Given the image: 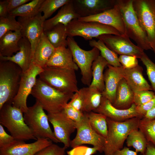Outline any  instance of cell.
Wrapping results in <instances>:
<instances>
[{
    "mask_svg": "<svg viewBox=\"0 0 155 155\" xmlns=\"http://www.w3.org/2000/svg\"><path fill=\"white\" fill-rule=\"evenodd\" d=\"M73 94L61 92L38 78L31 94L48 113H53L62 111Z\"/></svg>",
    "mask_w": 155,
    "mask_h": 155,
    "instance_id": "1",
    "label": "cell"
},
{
    "mask_svg": "<svg viewBox=\"0 0 155 155\" xmlns=\"http://www.w3.org/2000/svg\"><path fill=\"white\" fill-rule=\"evenodd\" d=\"M78 19L81 21L97 22L110 26L117 30L122 35H126L122 15L119 8L115 4L113 8L102 13L94 16L80 17Z\"/></svg>",
    "mask_w": 155,
    "mask_h": 155,
    "instance_id": "19",
    "label": "cell"
},
{
    "mask_svg": "<svg viewBox=\"0 0 155 155\" xmlns=\"http://www.w3.org/2000/svg\"><path fill=\"white\" fill-rule=\"evenodd\" d=\"M98 151L95 147L89 148L80 146L76 147L67 152L68 155H92Z\"/></svg>",
    "mask_w": 155,
    "mask_h": 155,
    "instance_id": "43",
    "label": "cell"
},
{
    "mask_svg": "<svg viewBox=\"0 0 155 155\" xmlns=\"http://www.w3.org/2000/svg\"><path fill=\"white\" fill-rule=\"evenodd\" d=\"M138 129L144 134L147 142L155 147V119H148L143 117L140 121Z\"/></svg>",
    "mask_w": 155,
    "mask_h": 155,
    "instance_id": "35",
    "label": "cell"
},
{
    "mask_svg": "<svg viewBox=\"0 0 155 155\" xmlns=\"http://www.w3.org/2000/svg\"><path fill=\"white\" fill-rule=\"evenodd\" d=\"M15 140L13 136L6 132L3 126L0 124V148L9 145Z\"/></svg>",
    "mask_w": 155,
    "mask_h": 155,
    "instance_id": "44",
    "label": "cell"
},
{
    "mask_svg": "<svg viewBox=\"0 0 155 155\" xmlns=\"http://www.w3.org/2000/svg\"><path fill=\"white\" fill-rule=\"evenodd\" d=\"M44 33L51 45L55 48L67 46L66 26L58 24L51 29L44 31Z\"/></svg>",
    "mask_w": 155,
    "mask_h": 155,
    "instance_id": "30",
    "label": "cell"
},
{
    "mask_svg": "<svg viewBox=\"0 0 155 155\" xmlns=\"http://www.w3.org/2000/svg\"><path fill=\"white\" fill-rule=\"evenodd\" d=\"M44 0H31L9 12L15 17H28L34 16L39 12L40 8Z\"/></svg>",
    "mask_w": 155,
    "mask_h": 155,
    "instance_id": "34",
    "label": "cell"
},
{
    "mask_svg": "<svg viewBox=\"0 0 155 155\" xmlns=\"http://www.w3.org/2000/svg\"><path fill=\"white\" fill-rule=\"evenodd\" d=\"M55 49L44 32L37 44L32 57L31 63L44 68L46 67Z\"/></svg>",
    "mask_w": 155,
    "mask_h": 155,
    "instance_id": "24",
    "label": "cell"
},
{
    "mask_svg": "<svg viewBox=\"0 0 155 155\" xmlns=\"http://www.w3.org/2000/svg\"><path fill=\"white\" fill-rule=\"evenodd\" d=\"M24 113L25 122L37 140L46 139L55 143L60 142L50 127L47 115L38 101L28 107Z\"/></svg>",
    "mask_w": 155,
    "mask_h": 155,
    "instance_id": "7",
    "label": "cell"
},
{
    "mask_svg": "<svg viewBox=\"0 0 155 155\" xmlns=\"http://www.w3.org/2000/svg\"><path fill=\"white\" fill-rule=\"evenodd\" d=\"M68 37L80 36L86 40H91L104 34L121 35L115 28L111 26L93 21L72 20L66 26Z\"/></svg>",
    "mask_w": 155,
    "mask_h": 155,
    "instance_id": "9",
    "label": "cell"
},
{
    "mask_svg": "<svg viewBox=\"0 0 155 155\" xmlns=\"http://www.w3.org/2000/svg\"><path fill=\"white\" fill-rule=\"evenodd\" d=\"M107 66L104 74L105 89L102 95L113 104L119 83L124 78V69L122 66L115 67L109 64Z\"/></svg>",
    "mask_w": 155,
    "mask_h": 155,
    "instance_id": "20",
    "label": "cell"
},
{
    "mask_svg": "<svg viewBox=\"0 0 155 155\" xmlns=\"http://www.w3.org/2000/svg\"><path fill=\"white\" fill-rule=\"evenodd\" d=\"M80 17L74 9L72 0H70L61 7L55 16L45 21L44 31L59 24L66 26L73 20L78 19Z\"/></svg>",
    "mask_w": 155,
    "mask_h": 155,
    "instance_id": "23",
    "label": "cell"
},
{
    "mask_svg": "<svg viewBox=\"0 0 155 155\" xmlns=\"http://www.w3.org/2000/svg\"><path fill=\"white\" fill-rule=\"evenodd\" d=\"M154 92L150 90H143L134 92L133 103L136 106L144 104L154 97Z\"/></svg>",
    "mask_w": 155,
    "mask_h": 155,
    "instance_id": "39",
    "label": "cell"
},
{
    "mask_svg": "<svg viewBox=\"0 0 155 155\" xmlns=\"http://www.w3.org/2000/svg\"><path fill=\"white\" fill-rule=\"evenodd\" d=\"M16 18L9 14L0 17V38L9 31H21V26Z\"/></svg>",
    "mask_w": 155,
    "mask_h": 155,
    "instance_id": "36",
    "label": "cell"
},
{
    "mask_svg": "<svg viewBox=\"0 0 155 155\" xmlns=\"http://www.w3.org/2000/svg\"><path fill=\"white\" fill-rule=\"evenodd\" d=\"M76 134L70 142V147L73 148L85 144L92 145L100 153L103 152L106 139L101 136L90 126L86 112L82 119L76 123Z\"/></svg>",
    "mask_w": 155,
    "mask_h": 155,
    "instance_id": "11",
    "label": "cell"
},
{
    "mask_svg": "<svg viewBox=\"0 0 155 155\" xmlns=\"http://www.w3.org/2000/svg\"><path fill=\"white\" fill-rule=\"evenodd\" d=\"M137 59L134 56L125 55H120L119 57V61L125 69H132L138 65Z\"/></svg>",
    "mask_w": 155,
    "mask_h": 155,
    "instance_id": "42",
    "label": "cell"
},
{
    "mask_svg": "<svg viewBox=\"0 0 155 155\" xmlns=\"http://www.w3.org/2000/svg\"><path fill=\"white\" fill-rule=\"evenodd\" d=\"M108 63L100 55L92 63V80L88 86L102 93L105 89L103 71Z\"/></svg>",
    "mask_w": 155,
    "mask_h": 155,
    "instance_id": "28",
    "label": "cell"
},
{
    "mask_svg": "<svg viewBox=\"0 0 155 155\" xmlns=\"http://www.w3.org/2000/svg\"><path fill=\"white\" fill-rule=\"evenodd\" d=\"M86 113L92 128L97 133L106 139L108 130L107 117L102 114L93 111Z\"/></svg>",
    "mask_w": 155,
    "mask_h": 155,
    "instance_id": "31",
    "label": "cell"
},
{
    "mask_svg": "<svg viewBox=\"0 0 155 155\" xmlns=\"http://www.w3.org/2000/svg\"><path fill=\"white\" fill-rule=\"evenodd\" d=\"M22 73L15 63L0 61V109L6 103H12L18 91Z\"/></svg>",
    "mask_w": 155,
    "mask_h": 155,
    "instance_id": "5",
    "label": "cell"
},
{
    "mask_svg": "<svg viewBox=\"0 0 155 155\" xmlns=\"http://www.w3.org/2000/svg\"><path fill=\"white\" fill-rule=\"evenodd\" d=\"M140 59L146 67L147 74L151 86L155 92V63L145 53Z\"/></svg>",
    "mask_w": 155,
    "mask_h": 155,
    "instance_id": "38",
    "label": "cell"
},
{
    "mask_svg": "<svg viewBox=\"0 0 155 155\" xmlns=\"http://www.w3.org/2000/svg\"><path fill=\"white\" fill-rule=\"evenodd\" d=\"M52 141L46 139H38L32 143L15 140L11 144L0 148V155H34L42 149L52 144Z\"/></svg>",
    "mask_w": 155,
    "mask_h": 155,
    "instance_id": "16",
    "label": "cell"
},
{
    "mask_svg": "<svg viewBox=\"0 0 155 155\" xmlns=\"http://www.w3.org/2000/svg\"><path fill=\"white\" fill-rule=\"evenodd\" d=\"M136 107V105L133 103L128 109L117 108L114 107L108 99L102 96L99 106L93 111L102 114L113 121L121 122L135 117L142 118L137 113Z\"/></svg>",
    "mask_w": 155,
    "mask_h": 155,
    "instance_id": "18",
    "label": "cell"
},
{
    "mask_svg": "<svg viewBox=\"0 0 155 155\" xmlns=\"http://www.w3.org/2000/svg\"><path fill=\"white\" fill-rule=\"evenodd\" d=\"M155 107V96L149 101L142 105L136 106L137 113L143 118L150 111Z\"/></svg>",
    "mask_w": 155,
    "mask_h": 155,
    "instance_id": "45",
    "label": "cell"
},
{
    "mask_svg": "<svg viewBox=\"0 0 155 155\" xmlns=\"http://www.w3.org/2000/svg\"><path fill=\"white\" fill-rule=\"evenodd\" d=\"M68 103L76 109L82 111L83 101L78 91L74 93Z\"/></svg>",
    "mask_w": 155,
    "mask_h": 155,
    "instance_id": "46",
    "label": "cell"
},
{
    "mask_svg": "<svg viewBox=\"0 0 155 155\" xmlns=\"http://www.w3.org/2000/svg\"><path fill=\"white\" fill-rule=\"evenodd\" d=\"M63 111L69 118L76 123L79 122L84 115V112L76 109L68 103L64 107Z\"/></svg>",
    "mask_w": 155,
    "mask_h": 155,
    "instance_id": "41",
    "label": "cell"
},
{
    "mask_svg": "<svg viewBox=\"0 0 155 155\" xmlns=\"http://www.w3.org/2000/svg\"><path fill=\"white\" fill-rule=\"evenodd\" d=\"M75 71L69 69L46 66L39 78L55 89L66 93H74L79 89Z\"/></svg>",
    "mask_w": 155,
    "mask_h": 155,
    "instance_id": "6",
    "label": "cell"
},
{
    "mask_svg": "<svg viewBox=\"0 0 155 155\" xmlns=\"http://www.w3.org/2000/svg\"><path fill=\"white\" fill-rule=\"evenodd\" d=\"M148 119H155V107L149 111L143 117Z\"/></svg>",
    "mask_w": 155,
    "mask_h": 155,
    "instance_id": "51",
    "label": "cell"
},
{
    "mask_svg": "<svg viewBox=\"0 0 155 155\" xmlns=\"http://www.w3.org/2000/svg\"><path fill=\"white\" fill-rule=\"evenodd\" d=\"M140 155H155V147L151 143L148 142L145 152Z\"/></svg>",
    "mask_w": 155,
    "mask_h": 155,
    "instance_id": "50",
    "label": "cell"
},
{
    "mask_svg": "<svg viewBox=\"0 0 155 155\" xmlns=\"http://www.w3.org/2000/svg\"><path fill=\"white\" fill-rule=\"evenodd\" d=\"M68 48L70 50L74 62L80 68L82 75L81 81L89 86L92 80V63L100 55V51L93 47L89 51L81 49L73 37L67 38Z\"/></svg>",
    "mask_w": 155,
    "mask_h": 155,
    "instance_id": "8",
    "label": "cell"
},
{
    "mask_svg": "<svg viewBox=\"0 0 155 155\" xmlns=\"http://www.w3.org/2000/svg\"><path fill=\"white\" fill-rule=\"evenodd\" d=\"M137 153L135 151L130 150L128 147H125L116 151L114 155H137Z\"/></svg>",
    "mask_w": 155,
    "mask_h": 155,
    "instance_id": "48",
    "label": "cell"
},
{
    "mask_svg": "<svg viewBox=\"0 0 155 155\" xmlns=\"http://www.w3.org/2000/svg\"><path fill=\"white\" fill-rule=\"evenodd\" d=\"M9 14L7 0L0 1V17H4Z\"/></svg>",
    "mask_w": 155,
    "mask_h": 155,
    "instance_id": "49",
    "label": "cell"
},
{
    "mask_svg": "<svg viewBox=\"0 0 155 155\" xmlns=\"http://www.w3.org/2000/svg\"><path fill=\"white\" fill-rule=\"evenodd\" d=\"M47 115L56 138L60 142L63 144L64 146L67 148L70 147L71 135L76 130V123L69 118L63 110Z\"/></svg>",
    "mask_w": 155,
    "mask_h": 155,
    "instance_id": "14",
    "label": "cell"
},
{
    "mask_svg": "<svg viewBox=\"0 0 155 155\" xmlns=\"http://www.w3.org/2000/svg\"><path fill=\"white\" fill-rule=\"evenodd\" d=\"M78 92L83 101L82 111H93L99 106L102 96V93L89 87L79 90Z\"/></svg>",
    "mask_w": 155,
    "mask_h": 155,
    "instance_id": "29",
    "label": "cell"
},
{
    "mask_svg": "<svg viewBox=\"0 0 155 155\" xmlns=\"http://www.w3.org/2000/svg\"><path fill=\"white\" fill-rule=\"evenodd\" d=\"M117 54L134 56L140 59L144 50L134 44L127 35H102L97 38Z\"/></svg>",
    "mask_w": 155,
    "mask_h": 155,
    "instance_id": "13",
    "label": "cell"
},
{
    "mask_svg": "<svg viewBox=\"0 0 155 155\" xmlns=\"http://www.w3.org/2000/svg\"><path fill=\"white\" fill-rule=\"evenodd\" d=\"M133 92L123 78L119 83L116 92L115 99L112 104L118 109H128L133 103Z\"/></svg>",
    "mask_w": 155,
    "mask_h": 155,
    "instance_id": "27",
    "label": "cell"
},
{
    "mask_svg": "<svg viewBox=\"0 0 155 155\" xmlns=\"http://www.w3.org/2000/svg\"><path fill=\"white\" fill-rule=\"evenodd\" d=\"M22 37L21 31L5 33L0 38V55L11 57L19 51V42Z\"/></svg>",
    "mask_w": 155,
    "mask_h": 155,
    "instance_id": "26",
    "label": "cell"
},
{
    "mask_svg": "<svg viewBox=\"0 0 155 155\" xmlns=\"http://www.w3.org/2000/svg\"><path fill=\"white\" fill-rule=\"evenodd\" d=\"M45 20L40 12L31 17L18 18L17 21L21 27L22 36L27 38L31 44L32 56L37 44L44 32V23Z\"/></svg>",
    "mask_w": 155,
    "mask_h": 155,
    "instance_id": "15",
    "label": "cell"
},
{
    "mask_svg": "<svg viewBox=\"0 0 155 155\" xmlns=\"http://www.w3.org/2000/svg\"><path fill=\"white\" fill-rule=\"evenodd\" d=\"M43 70V68L31 63L29 69L22 73L18 91L13 101L12 105L20 109L23 113H26L28 110V97L31 94L36 84L37 76Z\"/></svg>",
    "mask_w": 155,
    "mask_h": 155,
    "instance_id": "12",
    "label": "cell"
},
{
    "mask_svg": "<svg viewBox=\"0 0 155 155\" xmlns=\"http://www.w3.org/2000/svg\"><path fill=\"white\" fill-rule=\"evenodd\" d=\"M70 0H44L39 10L43 12L46 20L49 18L59 8L68 2Z\"/></svg>",
    "mask_w": 155,
    "mask_h": 155,
    "instance_id": "37",
    "label": "cell"
},
{
    "mask_svg": "<svg viewBox=\"0 0 155 155\" xmlns=\"http://www.w3.org/2000/svg\"><path fill=\"white\" fill-rule=\"evenodd\" d=\"M23 113L12 103H6L0 109V124L6 128L16 140H37L25 123Z\"/></svg>",
    "mask_w": 155,
    "mask_h": 155,
    "instance_id": "4",
    "label": "cell"
},
{
    "mask_svg": "<svg viewBox=\"0 0 155 155\" xmlns=\"http://www.w3.org/2000/svg\"><path fill=\"white\" fill-rule=\"evenodd\" d=\"M72 2L76 13L83 17L96 15L113 8L115 0H72Z\"/></svg>",
    "mask_w": 155,
    "mask_h": 155,
    "instance_id": "17",
    "label": "cell"
},
{
    "mask_svg": "<svg viewBox=\"0 0 155 155\" xmlns=\"http://www.w3.org/2000/svg\"><path fill=\"white\" fill-rule=\"evenodd\" d=\"M50 67L78 71V67L74 62L70 49L65 46L55 48L48 61L46 67Z\"/></svg>",
    "mask_w": 155,
    "mask_h": 155,
    "instance_id": "22",
    "label": "cell"
},
{
    "mask_svg": "<svg viewBox=\"0 0 155 155\" xmlns=\"http://www.w3.org/2000/svg\"><path fill=\"white\" fill-rule=\"evenodd\" d=\"M89 44L99 50L101 55L106 61L108 64L115 67L122 66L117 54L108 47L101 40H91L89 41Z\"/></svg>",
    "mask_w": 155,
    "mask_h": 155,
    "instance_id": "32",
    "label": "cell"
},
{
    "mask_svg": "<svg viewBox=\"0 0 155 155\" xmlns=\"http://www.w3.org/2000/svg\"><path fill=\"white\" fill-rule=\"evenodd\" d=\"M67 148L53 144L40 150L34 155H65Z\"/></svg>",
    "mask_w": 155,
    "mask_h": 155,
    "instance_id": "40",
    "label": "cell"
},
{
    "mask_svg": "<svg viewBox=\"0 0 155 155\" xmlns=\"http://www.w3.org/2000/svg\"><path fill=\"white\" fill-rule=\"evenodd\" d=\"M133 5L141 27L155 53V0H133Z\"/></svg>",
    "mask_w": 155,
    "mask_h": 155,
    "instance_id": "10",
    "label": "cell"
},
{
    "mask_svg": "<svg viewBox=\"0 0 155 155\" xmlns=\"http://www.w3.org/2000/svg\"><path fill=\"white\" fill-rule=\"evenodd\" d=\"M7 0L8 4V9L9 13L11 11L31 1L30 0Z\"/></svg>",
    "mask_w": 155,
    "mask_h": 155,
    "instance_id": "47",
    "label": "cell"
},
{
    "mask_svg": "<svg viewBox=\"0 0 155 155\" xmlns=\"http://www.w3.org/2000/svg\"><path fill=\"white\" fill-rule=\"evenodd\" d=\"M126 140L128 147H132L137 153L144 154L148 142L143 133L138 129H135L129 133Z\"/></svg>",
    "mask_w": 155,
    "mask_h": 155,
    "instance_id": "33",
    "label": "cell"
},
{
    "mask_svg": "<svg viewBox=\"0 0 155 155\" xmlns=\"http://www.w3.org/2000/svg\"><path fill=\"white\" fill-rule=\"evenodd\" d=\"M133 0H115L124 23L126 34L143 50H152L146 32L139 23L133 5Z\"/></svg>",
    "mask_w": 155,
    "mask_h": 155,
    "instance_id": "2",
    "label": "cell"
},
{
    "mask_svg": "<svg viewBox=\"0 0 155 155\" xmlns=\"http://www.w3.org/2000/svg\"><path fill=\"white\" fill-rule=\"evenodd\" d=\"M141 119L135 117L118 122L107 117L108 130L103 152L104 155H114L116 151L123 148L129 133L132 130L138 129Z\"/></svg>",
    "mask_w": 155,
    "mask_h": 155,
    "instance_id": "3",
    "label": "cell"
},
{
    "mask_svg": "<svg viewBox=\"0 0 155 155\" xmlns=\"http://www.w3.org/2000/svg\"><path fill=\"white\" fill-rule=\"evenodd\" d=\"M143 68L139 65L131 69H124V78L134 92L143 90H151V86L144 78Z\"/></svg>",
    "mask_w": 155,
    "mask_h": 155,
    "instance_id": "25",
    "label": "cell"
},
{
    "mask_svg": "<svg viewBox=\"0 0 155 155\" xmlns=\"http://www.w3.org/2000/svg\"><path fill=\"white\" fill-rule=\"evenodd\" d=\"M20 50L11 57L0 55V61H10L18 65L22 72L29 68L31 63L32 52L31 44L26 38L22 37L19 42Z\"/></svg>",
    "mask_w": 155,
    "mask_h": 155,
    "instance_id": "21",
    "label": "cell"
}]
</instances>
